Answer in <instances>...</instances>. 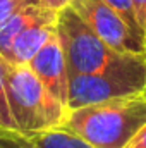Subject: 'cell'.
<instances>
[{"label": "cell", "mask_w": 146, "mask_h": 148, "mask_svg": "<svg viewBox=\"0 0 146 148\" xmlns=\"http://www.w3.org/2000/svg\"><path fill=\"white\" fill-rule=\"evenodd\" d=\"M145 124L146 97L139 93L71 109L62 126L95 148H124Z\"/></svg>", "instance_id": "6da1fadb"}, {"label": "cell", "mask_w": 146, "mask_h": 148, "mask_svg": "<svg viewBox=\"0 0 146 148\" xmlns=\"http://www.w3.org/2000/svg\"><path fill=\"white\" fill-rule=\"evenodd\" d=\"M0 66L9 107L23 134L31 136L64 124L69 109L43 86L28 64L19 66L0 57Z\"/></svg>", "instance_id": "7a4b0ae2"}, {"label": "cell", "mask_w": 146, "mask_h": 148, "mask_svg": "<svg viewBox=\"0 0 146 148\" xmlns=\"http://www.w3.org/2000/svg\"><path fill=\"white\" fill-rule=\"evenodd\" d=\"M146 88V53H122L107 67L69 76L67 109L139 95Z\"/></svg>", "instance_id": "3957f363"}, {"label": "cell", "mask_w": 146, "mask_h": 148, "mask_svg": "<svg viewBox=\"0 0 146 148\" xmlns=\"http://www.w3.org/2000/svg\"><path fill=\"white\" fill-rule=\"evenodd\" d=\"M57 36L64 50L69 76L96 73L122 55V52L110 48L95 33L72 5L57 12Z\"/></svg>", "instance_id": "277c9868"}, {"label": "cell", "mask_w": 146, "mask_h": 148, "mask_svg": "<svg viewBox=\"0 0 146 148\" xmlns=\"http://www.w3.org/2000/svg\"><path fill=\"white\" fill-rule=\"evenodd\" d=\"M71 5L110 48L122 53H146V38L103 0H74Z\"/></svg>", "instance_id": "5b68a950"}, {"label": "cell", "mask_w": 146, "mask_h": 148, "mask_svg": "<svg viewBox=\"0 0 146 148\" xmlns=\"http://www.w3.org/2000/svg\"><path fill=\"white\" fill-rule=\"evenodd\" d=\"M28 66L43 83V86L67 107L69 71H67L60 40L57 35L46 41V45L29 60Z\"/></svg>", "instance_id": "8992f818"}, {"label": "cell", "mask_w": 146, "mask_h": 148, "mask_svg": "<svg viewBox=\"0 0 146 148\" xmlns=\"http://www.w3.org/2000/svg\"><path fill=\"white\" fill-rule=\"evenodd\" d=\"M55 35H57V12L46 10L43 16H40L36 21H33L28 28H24L17 35L5 60L19 66L29 64V60Z\"/></svg>", "instance_id": "52a82bcc"}, {"label": "cell", "mask_w": 146, "mask_h": 148, "mask_svg": "<svg viewBox=\"0 0 146 148\" xmlns=\"http://www.w3.org/2000/svg\"><path fill=\"white\" fill-rule=\"evenodd\" d=\"M46 10V7H43L38 0H24L21 3V7L17 10H14L2 24H0V57L7 59L10 47L14 43V40L17 35L28 28L33 21H36L40 16H43Z\"/></svg>", "instance_id": "ba28073f"}, {"label": "cell", "mask_w": 146, "mask_h": 148, "mask_svg": "<svg viewBox=\"0 0 146 148\" xmlns=\"http://www.w3.org/2000/svg\"><path fill=\"white\" fill-rule=\"evenodd\" d=\"M35 148H95L84 138L69 131L64 126L45 129L29 136Z\"/></svg>", "instance_id": "9c48e42d"}, {"label": "cell", "mask_w": 146, "mask_h": 148, "mask_svg": "<svg viewBox=\"0 0 146 148\" xmlns=\"http://www.w3.org/2000/svg\"><path fill=\"white\" fill-rule=\"evenodd\" d=\"M105 3H108L112 9H115L126 21H127V24L136 31V33H139L141 36L146 38V31L143 29V26L139 24V21H138V16H136V9H134V2L132 0H103Z\"/></svg>", "instance_id": "30bf717a"}, {"label": "cell", "mask_w": 146, "mask_h": 148, "mask_svg": "<svg viewBox=\"0 0 146 148\" xmlns=\"http://www.w3.org/2000/svg\"><path fill=\"white\" fill-rule=\"evenodd\" d=\"M0 148H35L29 136L0 126Z\"/></svg>", "instance_id": "8fae6325"}, {"label": "cell", "mask_w": 146, "mask_h": 148, "mask_svg": "<svg viewBox=\"0 0 146 148\" xmlns=\"http://www.w3.org/2000/svg\"><path fill=\"white\" fill-rule=\"evenodd\" d=\"M0 126L5 129H12V131H19L17 124L12 117V112L9 107V98H7V91H5V81H3V73H2V66H0Z\"/></svg>", "instance_id": "7c38bea8"}, {"label": "cell", "mask_w": 146, "mask_h": 148, "mask_svg": "<svg viewBox=\"0 0 146 148\" xmlns=\"http://www.w3.org/2000/svg\"><path fill=\"white\" fill-rule=\"evenodd\" d=\"M24 0H0V24L14 12L21 7Z\"/></svg>", "instance_id": "4fadbf2b"}, {"label": "cell", "mask_w": 146, "mask_h": 148, "mask_svg": "<svg viewBox=\"0 0 146 148\" xmlns=\"http://www.w3.org/2000/svg\"><path fill=\"white\" fill-rule=\"evenodd\" d=\"M124 148H146V124L126 143Z\"/></svg>", "instance_id": "5bb4252c"}, {"label": "cell", "mask_w": 146, "mask_h": 148, "mask_svg": "<svg viewBox=\"0 0 146 148\" xmlns=\"http://www.w3.org/2000/svg\"><path fill=\"white\" fill-rule=\"evenodd\" d=\"M43 7H46V9H50V10H55V12H59V10H62V9H65L67 5H71L74 0H38Z\"/></svg>", "instance_id": "9a60e30c"}, {"label": "cell", "mask_w": 146, "mask_h": 148, "mask_svg": "<svg viewBox=\"0 0 146 148\" xmlns=\"http://www.w3.org/2000/svg\"><path fill=\"white\" fill-rule=\"evenodd\" d=\"M132 2H134V9H136L138 21L143 26V29L146 31V0H132Z\"/></svg>", "instance_id": "2e32d148"}, {"label": "cell", "mask_w": 146, "mask_h": 148, "mask_svg": "<svg viewBox=\"0 0 146 148\" xmlns=\"http://www.w3.org/2000/svg\"><path fill=\"white\" fill-rule=\"evenodd\" d=\"M143 95H145V97H146V88H145V91H143Z\"/></svg>", "instance_id": "e0dca14e"}]
</instances>
